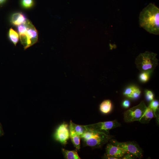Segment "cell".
Masks as SVG:
<instances>
[{
	"label": "cell",
	"mask_w": 159,
	"mask_h": 159,
	"mask_svg": "<svg viewBox=\"0 0 159 159\" xmlns=\"http://www.w3.org/2000/svg\"><path fill=\"white\" fill-rule=\"evenodd\" d=\"M138 88L135 86L128 87L123 92V94L126 97L130 98Z\"/></svg>",
	"instance_id": "obj_18"
},
{
	"label": "cell",
	"mask_w": 159,
	"mask_h": 159,
	"mask_svg": "<svg viewBox=\"0 0 159 159\" xmlns=\"http://www.w3.org/2000/svg\"><path fill=\"white\" fill-rule=\"evenodd\" d=\"M69 130L68 124L63 123L57 129L54 134L55 139L62 145H65L69 137Z\"/></svg>",
	"instance_id": "obj_7"
},
{
	"label": "cell",
	"mask_w": 159,
	"mask_h": 159,
	"mask_svg": "<svg viewBox=\"0 0 159 159\" xmlns=\"http://www.w3.org/2000/svg\"><path fill=\"white\" fill-rule=\"evenodd\" d=\"M130 105V101L128 100H125L123 101L122 103V107L125 108H128L129 107Z\"/></svg>",
	"instance_id": "obj_24"
},
{
	"label": "cell",
	"mask_w": 159,
	"mask_h": 159,
	"mask_svg": "<svg viewBox=\"0 0 159 159\" xmlns=\"http://www.w3.org/2000/svg\"><path fill=\"white\" fill-rule=\"evenodd\" d=\"M27 26L26 32V42L24 49L32 46L36 43L38 40V33L37 30L29 20L26 22Z\"/></svg>",
	"instance_id": "obj_8"
},
{
	"label": "cell",
	"mask_w": 159,
	"mask_h": 159,
	"mask_svg": "<svg viewBox=\"0 0 159 159\" xmlns=\"http://www.w3.org/2000/svg\"><path fill=\"white\" fill-rule=\"evenodd\" d=\"M145 94L146 99L148 101H151L153 100L154 94L151 91L146 90L145 91Z\"/></svg>",
	"instance_id": "obj_21"
},
{
	"label": "cell",
	"mask_w": 159,
	"mask_h": 159,
	"mask_svg": "<svg viewBox=\"0 0 159 159\" xmlns=\"http://www.w3.org/2000/svg\"><path fill=\"white\" fill-rule=\"evenodd\" d=\"M22 6L26 8H29L32 7L33 4L32 0H22Z\"/></svg>",
	"instance_id": "obj_22"
},
{
	"label": "cell",
	"mask_w": 159,
	"mask_h": 159,
	"mask_svg": "<svg viewBox=\"0 0 159 159\" xmlns=\"http://www.w3.org/2000/svg\"><path fill=\"white\" fill-rule=\"evenodd\" d=\"M140 26L150 34H159V9L150 3L140 12L139 16Z\"/></svg>",
	"instance_id": "obj_1"
},
{
	"label": "cell",
	"mask_w": 159,
	"mask_h": 159,
	"mask_svg": "<svg viewBox=\"0 0 159 159\" xmlns=\"http://www.w3.org/2000/svg\"><path fill=\"white\" fill-rule=\"evenodd\" d=\"M159 102L156 100H153L151 101L149 106H148L153 111L155 117L157 118L156 112L158 110Z\"/></svg>",
	"instance_id": "obj_19"
},
{
	"label": "cell",
	"mask_w": 159,
	"mask_h": 159,
	"mask_svg": "<svg viewBox=\"0 0 159 159\" xmlns=\"http://www.w3.org/2000/svg\"><path fill=\"white\" fill-rule=\"evenodd\" d=\"M112 105L111 100H106L103 101L100 104L99 109L101 112L103 114L109 113L112 109Z\"/></svg>",
	"instance_id": "obj_14"
},
{
	"label": "cell",
	"mask_w": 159,
	"mask_h": 159,
	"mask_svg": "<svg viewBox=\"0 0 159 159\" xmlns=\"http://www.w3.org/2000/svg\"><path fill=\"white\" fill-rule=\"evenodd\" d=\"M157 54L148 51L140 54L136 58L135 63L141 72H152L158 64Z\"/></svg>",
	"instance_id": "obj_3"
},
{
	"label": "cell",
	"mask_w": 159,
	"mask_h": 159,
	"mask_svg": "<svg viewBox=\"0 0 159 159\" xmlns=\"http://www.w3.org/2000/svg\"></svg>",
	"instance_id": "obj_26"
},
{
	"label": "cell",
	"mask_w": 159,
	"mask_h": 159,
	"mask_svg": "<svg viewBox=\"0 0 159 159\" xmlns=\"http://www.w3.org/2000/svg\"><path fill=\"white\" fill-rule=\"evenodd\" d=\"M112 137L109 135L88 128L81 136L86 146L94 148H100L107 143Z\"/></svg>",
	"instance_id": "obj_2"
},
{
	"label": "cell",
	"mask_w": 159,
	"mask_h": 159,
	"mask_svg": "<svg viewBox=\"0 0 159 159\" xmlns=\"http://www.w3.org/2000/svg\"><path fill=\"white\" fill-rule=\"evenodd\" d=\"M26 22L18 26L17 30L19 34L21 44L25 48L26 42V32L27 26Z\"/></svg>",
	"instance_id": "obj_12"
},
{
	"label": "cell",
	"mask_w": 159,
	"mask_h": 159,
	"mask_svg": "<svg viewBox=\"0 0 159 159\" xmlns=\"http://www.w3.org/2000/svg\"><path fill=\"white\" fill-rule=\"evenodd\" d=\"M155 117L153 111L148 107L143 115L139 121L140 123L146 124L149 122L151 119Z\"/></svg>",
	"instance_id": "obj_13"
},
{
	"label": "cell",
	"mask_w": 159,
	"mask_h": 159,
	"mask_svg": "<svg viewBox=\"0 0 159 159\" xmlns=\"http://www.w3.org/2000/svg\"><path fill=\"white\" fill-rule=\"evenodd\" d=\"M141 72L139 75L140 80L143 82H147L149 79L150 73L146 72Z\"/></svg>",
	"instance_id": "obj_20"
},
{
	"label": "cell",
	"mask_w": 159,
	"mask_h": 159,
	"mask_svg": "<svg viewBox=\"0 0 159 159\" xmlns=\"http://www.w3.org/2000/svg\"><path fill=\"white\" fill-rule=\"evenodd\" d=\"M120 125V124L117 120H115L99 122L86 126L87 128L90 129L109 135V131L110 130L119 127Z\"/></svg>",
	"instance_id": "obj_6"
},
{
	"label": "cell",
	"mask_w": 159,
	"mask_h": 159,
	"mask_svg": "<svg viewBox=\"0 0 159 159\" xmlns=\"http://www.w3.org/2000/svg\"><path fill=\"white\" fill-rule=\"evenodd\" d=\"M110 143L135 155L137 158L140 159L143 155L142 149L138 144L133 142H119L116 140L111 139Z\"/></svg>",
	"instance_id": "obj_5"
},
{
	"label": "cell",
	"mask_w": 159,
	"mask_h": 159,
	"mask_svg": "<svg viewBox=\"0 0 159 159\" xmlns=\"http://www.w3.org/2000/svg\"><path fill=\"white\" fill-rule=\"evenodd\" d=\"M62 151L64 158L67 159H80L77 151L75 150H69L64 148Z\"/></svg>",
	"instance_id": "obj_15"
},
{
	"label": "cell",
	"mask_w": 159,
	"mask_h": 159,
	"mask_svg": "<svg viewBox=\"0 0 159 159\" xmlns=\"http://www.w3.org/2000/svg\"><path fill=\"white\" fill-rule=\"evenodd\" d=\"M9 36L10 41L16 46L19 40V35L18 33L12 28L9 29Z\"/></svg>",
	"instance_id": "obj_16"
},
{
	"label": "cell",
	"mask_w": 159,
	"mask_h": 159,
	"mask_svg": "<svg viewBox=\"0 0 159 159\" xmlns=\"http://www.w3.org/2000/svg\"><path fill=\"white\" fill-rule=\"evenodd\" d=\"M69 137L74 146L78 150L80 148V137L74 131L72 125V122L70 121L69 125Z\"/></svg>",
	"instance_id": "obj_10"
},
{
	"label": "cell",
	"mask_w": 159,
	"mask_h": 159,
	"mask_svg": "<svg viewBox=\"0 0 159 159\" xmlns=\"http://www.w3.org/2000/svg\"><path fill=\"white\" fill-rule=\"evenodd\" d=\"M72 125L74 131L80 137L85 133L87 129L86 125H77L72 122Z\"/></svg>",
	"instance_id": "obj_17"
},
{
	"label": "cell",
	"mask_w": 159,
	"mask_h": 159,
	"mask_svg": "<svg viewBox=\"0 0 159 159\" xmlns=\"http://www.w3.org/2000/svg\"><path fill=\"white\" fill-rule=\"evenodd\" d=\"M129 152L111 143H108L105 148V155L121 159L125 154Z\"/></svg>",
	"instance_id": "obj_9"
},
{
	"label": "cell",
	"mask_w": 159,
	"mask_h": 159,
	"mask_svg": "<svg viewBox=\"0 0 159 159\" xmlns=\"http://www.w3.org/2000/svg\"><path fill=\"white\" fill-rule=\"evenodd\" d=\"M147 107L144 101H141L138 105L125 111L124 113V119L125 122L138 121L145 112Z\"/></svg>",
	"instance_id": "obj_4"
},
{
	"label": "cell",
	"mask_w": 159,
	"mask_h": 159,
	"mask_svg": "<svg viewBox=\"0 0 159 159\" xmlns=\"http://www.w3.org/2000/svg\"><path fill=\"white\" fill-rule=\"evenodd\" d=\"M137 157L135 155L130 153L127 152L126 153L122 158L123 159H134L135 157Z\"/></svg>",
	"instance_id": "obj_23"
},
{
	"label": "cell",
	"mask_w": 159,
	"mask_h": 159,
	"mask_svg": "<svg viewBox=\"0 0 159 159\" xmlns=\"http://www.w3.org/2000/svg\"><path fill=\"white\" fill-rule=\"evenodd\" d=\"M6 0H0V4L4 2Z\"/></svg>",
	"instance_id": "obj_25"
},
{
	"label": "cell",
	"mask_w": 159,
	"mask_h": 159,
	"mask_svg": "<svg viewBox=\"0 0 159 159\" xmlns=\"http://www.w3.org/2000/svg\"><path fill=\"white\" fill-rule=\"evenodd\" d=\"M27 20L24 14L21 13H17L12 15L11 21L13 25L18 26L25 23Z\"/></svg>",
	"instance_id": "obj_11"
}]
</instances>
